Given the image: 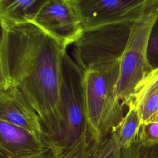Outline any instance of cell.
Listing matches in <instances>:
<instances>
[{
    "mask_svg": "<svg viewBox=\"0 0 158 158\" xmlns=\"http://www.w3.org/2000/svg\"><path fill=\"white\" fill-rule=\"evenodd\" d=\"M1 28L0 88L19 91L39 115L52 146L62 148L67 48L31 22Z\"/></svg>",
    "mask_w": 158,
    "mask_h": 158,
    "instance_id": "1",
    "label": "cell"
},
{
    "mask_svg": "<svg viewBox=\"0 0 158 158\" xmlns=\"http://www.w3.org/2000/svg\"><path fill=\"white\" fill-rule=\"evenodd\" d=\"M120 59L81 71V89L90 133L97 141L109 136L124 117L117 97Z\"/></svg>",
    "mask_w": 158,
    "mask_h": 158,
    "instance_id": "2",
    "label": "cell"
},
{
    "mask_svg": "<svg viewBox=\"0 0 158 158\" xmlns=\"http://www.w3.org/2000/svg\"><path fill=\"white\" fill-rule=\"evenodd\" d=\"M158 19V0H146L135 21L120 59L117 97L124 106L132 100L135 89L153 66L148 59V46Z\"/></svg>",
    "mask_w": 158,
    "mask_h": 158,
    "instance_id": "3",
    "label": "cell"
},
{
    "mask_svg": "<svg viewBox=\"0 0 158 158\" xmlns=\"http://www.w3.org/2000/svg\"><path fill=\"white\" fill-rule=\"evenodd\" d=\"M129 26L112 25L83 33L73 44L75 63L80 70L120 60L129 36Z\"/></svg>",
    "mask_w": 158,
    "mask_h": 158,
    "instance_id": "4",
    "label": "cell"
},
{
    "mask_svg": "<svg viewBox=\"0 0 158 158\" xmlns=\"http://www.w3.org/2000/svg\"><path fill=\"white\" fill-rule=\"evenodd\" d=\"M62 112L63 148L69 147L83 138L92 136L89 130L83 104L81 70L67 53L64 61Z\"/></svg>",
    "mask_w": 158,
    "mask_h": 158,
    "instance_id": "5",
    "label": "cell"
},
{
    "mask_svg": "<svg viewBox=\"0 0 158 158\" xmlns=\"http://www.w3.org/2000/svg\"><path fill=\"white\" fill-rule=\"evenodd\" d=\"M31 22L66 48L84 33L75 0H44Z\"/></svg>",
    "mask_w": 158,
    "mask_h": 158,
    "instance_id": "6",
    "label": "cell"
},
{
    "mask_svg": "<svg viewBox=\"0 0 158 158\" xmlns=\"http://www.w3.org/2000/svg\"><path fill=\"white\" fill-rule=\"evenodd\" d=\"M146 0H75L84 33L104 27L130 25Z\"/></svg>",
    "mask_w": 158,
    "mask_h": 158,
    "instance_id": "7",
    "label": "cell"
},
{
    "mask_svg": "<svg viewBox=\"0 0 158 158\" xmlns=\"http://www.w3.org/2000/svg\"><path fill=\"white\" fill-rule=\"evenodd\" d=\"M0 120L22 128L52 147L40 118L16 88H0Z\"/></svg>",
    "mask_w": 158,
    "mask_h": 158,
    "instance_id": "8",
    "label": "cell"
},
{
    "mask_svg": "<svg viewBox=\"0 0 158 158\" xmlns=\"http://www.w3.org/2000/svg\"><path fill=\"white\" fill-rule=\"evenodd\" d=\"M121 150L110 135L101 141L89 136L67 148L46 146L35 153L19 157L0 155V158H120Z\"/></svg>",
    "mask_w": 158,
    "mask_h": 158,
    "instance_id": "9",
    "label": "cell"
},
{
    "mask_svg": "<svg viewBox=\"0 0 158 158\" xmlns=\"http://www.w3.org/2000/svg\"><path fill=\"white\" fill-rule=\"evenodd\" d=\"M49 146L30 132L0 120V154L18 157Z\"/></svg>",
    "mask_w": 158,
    "mask_h": 158,
    "instance_id": "10",
    "label": "cell"
},
{
    "mask_svg": "<svg viewBox=\"0 0 158 158\" xmlns=\"http://www.w3.org/2000/svg\"><path fill=\"white\" fill-rule=\"evenodd\" d=\"M131 101L139 114L142 123L158 111V65L153 66L137 85Z\"/></svg>",
    "mask_w": 158,
    "mask_h": 158,
    "instance_id": "11",
    "label": "cell"
},
{
    "mask_svg": "<svg viewBox=\"0 0 158 158\" xmlns=\"http://www.w3.org/2000/svg\"><path fill=\"white\" fill-rule=\"evenodd\" d=\"M44 0H0V23L15 25L31 22Z\"/></svg>",
    "mask_w": 158,
    "mask_h": 158,
    "instance_id": "12",
    "label": "cell"
},
{
    "mask_svg": "<svg viewBox=\"0 0 158 158\" xmlns=\"http://www.w3.org/2000/svg\"><path fill=\"white\" fill-rule=\"evenodd\" d=\"M127 107V113L110 134L120 149L128 148L137 139L142 124L139 114L131 101Z\"/></svg>",
    "mask_w": 158,
    "mask_h": 158,
    "instance_id": "13",
    "label": "cell"
},
{
    "mask_svg": "<svg viewBox=\"0 0 158 158\" xmlns=\"http://www.w3.org/2000/svg\"><path fill=\"white\" fill-rule=\"evenodd\" d=\"M120 158H158V144L144 145L136 139L130 146L121 150Z\"/></svg>",
    "mask_w": 158,
    "mask_h": 158,
    "instance_id": "14",
    "label": "cell"
},
{
    "mask_svg": "<svg viewBox=\"0 0 158 158\" xmlns=\"http://www.w3.org/2000/svg\"><path fill=\"white\" fill-rule=\"evenodd\" d=\"M137 139L143 144H158V122L142 123Z\"/></svg>",
    "mask_w": 158,
    "mask_h": 158,
    "instance_id": "15",
    "label": "cell"
},
{
    "mask_svg": "<svg viewBox=\"0 0 158 158\" xmlns=\"http://www.w3.org/2000/svg\"><path fill=\"white\" fill-rule=\"evenodd\" d=\"M148 59L149 60L151 58H158V30L156 32L152 31L148 46Z\"/></svg>",
    "mask_w": 158,
    "mask_h": 158,
    "instance_id": "16",
    "label": "cell"
},
{
    "mask_svg": "<svg viewBox=\"0 0 158 158\" xmlns=\"http://www.w3.org/2000/svg\"><path fill=\"white\" fill-rule=\"evenodd\" d=\"M145 122H158V111L156 112L152 117H151Z\"/></svg>",
    "mask_w": 158,
    "mask_h": 158,
    "instance_id": "17",
    "label": "cell"
}]
</instances>
